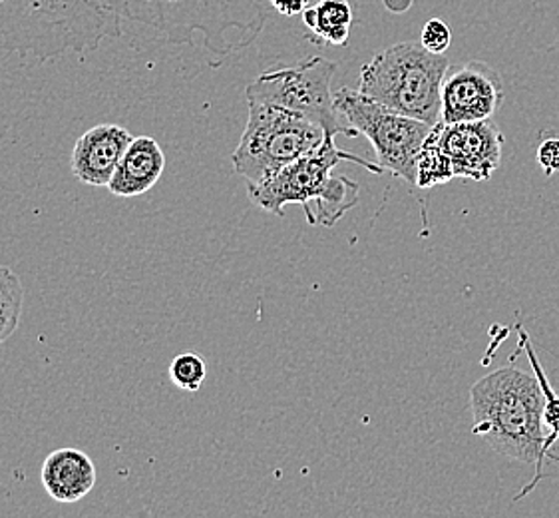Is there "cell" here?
<instances>
[{"instance_id":"6da1fadb","label":"cell","mask_w":559,"mask_h":518,"mask_svg":"<svg viewBox=\"0 0 559 518\" xmlns=\"http://www.w3.org/2000/svg\"><path fill=\"white\" fill-rule=\"evenodd\" d=\"M132 48L191 45L195 34L212 55L210 67L258 40L267 23L259 0H102Z\"/></svg>"},{"instance_id":"7a4b0ae2","label":"cell","mask_w":559,"mask_h":518,"mask_svg":"<svg viewBox=\"0 0 559 518\" xmlns=\"http://www.w3.org/2000/svg\"><path fill=\"white\" fill-rule=\"evenodd\" d=\"M122 28L102 0H0V40L7 52L46 62L86 55Z\"/></svg>"},{"instance_id":"3957f363","label":"cell","mask_w":559,"mask_h":518,"mask_svg":"<svg viewBox=\"0 0 559 518\" xmlns=\"http://www.w3.org/2000/svg\"><path fill=\"white\" fill-rule=\"evenodd\" d=\"M341 162L384 174L377 162L338 150L335 138L326 136L321 146L287 164L269 180L247 186L249 200L280 217L285 215V205L299 203L311 226L333 227L358 202V184L347 176H333Z\"/></svg>"},{"instance_id":"277c9868","label":"cell","mask_w":559,"mask_h":518,"mask_svg":"<svg viewBox=\"0 0 559 518\" xmlns=\"http://www.w3.org/2000/svg\"><path fill=\"white\" fill-rule=\"evenodd\" d=\"M546 397L536 373L502 367L481 377L471 389L472 433L493 451L539 467L546 440Z\"/></svg>"},{"instance_id":"5b68a950","label":"cell","mask_w":559,"mask_h":518,"mask_svg":"<svg viewBox=\"0 0 559 518\" xmlns=\"http://www.w3.org/2000/svg\"><path fill=\"white\" fill-rule=\"evenodd\" d=\"M450 62L425 46L401 43L381 50L360 72L357 91L428 126L442 122V84Z\"/></svg>"},{"instance_id":"8992f818","label":"cell","mask_w":559,"mask_h":518,"mask_svg":"<svg viewBox=\"0 0 559 518\" xmlns=\"http://www.w3.org/2000/svg\"><path fill=\"white\" fill-rule=\"evenodd\" d=\"M323 128L280 106L249 102V118L231 162L247 186H258L324 142Z\"/></svg>"},{"instance_id":"52a82bcc","label":"cell","mask_w":559,"mask_h":518,"mask_svg":"<svg viewBox=\"0 0 559 518\" xmlns=\"http://www.w3.org/2000/svg\"><path fill=\"white\" fill-rule=\"evenodd\" d=\"M338 64L323 57L305 58L293 67H271L247 86V102L280 106L321 126L324 134L358 136L345 116L336 110L331 84Z\"/></svg>"},{"instance_id":"ba28073f","label":"cell","mask_w":559,"mask_h":518,"mask_svg":"<svg viewBox=\"0 0 559 518\" xmlns=\"http://www.w3.org/2000/svg\"><path fill=\"white\" fill-rule=\"evenodd\" d=\"M335 106L358 136H367L377 154V164L396 178L416 184L418 156L432 126L392 113L379 102L353 89L335 92Z\"/></svg>"},{"instance_id":"9c48e42d","label":"cell","mask_w":559,"mask_h":518,"mask_svg":"<svg viewBox=\"0 0 559 518\" xmlns=\"http://www.w3.org/2000/svg\"><path fill=\"white\" fill-rule=\"evenodd\" d=\"M462 180L486 181L502 162L503 136L490 120L432 126L430 136Z\"/></svg>"},{"instance_id":"30bf717a","label":"cell","mask_w":559,"mask_h":518,"mask_svg":"<svg viewBox=\"0 0 559 518\" xmlns=\"http://www.w3.org/2000/svg\"><path fill=\"white\" fill-rule=\"evenodd\" d=\"M500 74L481 60H468L448 68L442 84V122H480L490 120L502 106Z\"/></svg>"},{"instance_id":"8fae6325","label":"cell","mask_w":559,"mask_h":518,"mask_svg":"<svg viewBox=\"0 0 559 518\" xmlns=\"http://www.w3.org/2000/svg\"><path fill=\"white\" fill-rule=\"evenodd\" d=\"M134 138L118 125H100L80 136L72 150L70 169L86 186H106L112 180L126 150Z\"/></svg>"},{"instance_id":"7c38bea8","label":"cell","mask_w":559,"mask_h":518,"mask_svg":"<svg viewBox=\"0 0 559 518\" xmlns=\"http://www.w3.org/2000/svg\"><path fill=\"white\" fill-rule=\"evenodd\" d=\"M166 169V154L152 136H138L114 172L108 190L118 198H135L150 192Z\"/></svg>"},{"instance_id":"4fadbf2b","label":"cell","mask_w":559,"mask_h":518,"mask_svg":"<svg viewBox=\"0 0 559 518\" xmlns=\"http://www.w3.org/2000/svg\"><path fill=\"white\" fill-rule=\"evenodd\" d=\"M46 493L57 503H79L96 486V467L88 455L72 447L52 451L40 471Z\"/></svg>"},{"instance_id":"5bb4252c","label":"cell","mask_w":559,"mask_h":518,"mask_svg":"<svg viewBox=\"0 0 559 518\" xmlns=\"http://www.w3.org/2000/svg\"><path fill=\"white\" fill-rule=\"evenodd\" d=\"M518 329V335H520V348L526 351L527 360L532 365V373H536L537 381L542 385V391L546 397V405H544V425L548 428V435L544 440V449H542V461L537 467L536 476L527 483L526 488L515 496L514 501H522L524 496L530 495L532 491H536L537 483L546 476V464L548 462H559V455H551L554 447L559 443V395L556 393V389L549 384L548 375L544 372L542 363L537 360L536 351L532 348V339L526 333V329L522 326H515Z\"/></svg>"},{"instance_id":"9a60e30c","label":"cell","mask_w":559,"mask_h":518,"mask_svg":"<svg viewBox=\"0 0 559 518\" xmlns=\"http://www.w3.org/2000/svg\"><path fill=\"white\" fill-rule=\"evenodd\" d=\"M355 21L353 4L348 0H319L302 12V24L313 34L314 43L345 46Z\"/></svg>"},{"instance_id":"2e32d148","label":"cell","mask_w":559,"mask_h":518,"mask_svg":"<svg viewBox=\"0 0 559 518\" xmlns=\"http://www.w3.org/2000/svg\"><path fill=\"white\" fill-rule=\"evenodd\" d=\"M24 305V287L21 278L0 266V343H4L21 323Z\"/></svg>"},{"instance_id":"e0dca14e","label":"cell","mask_w":559,"mask_h":518,"mask_svg":"<svg viewBox=\"0 0 559 518\" xmlns=\"http://www.w3.org/2000/svg\"><path fill=\"white\" fill-rule=\"evenodd\" d=\"M430 136V134H428ZM456 178L452 162L448 160L447 154L440 148L426 138L425 146L420 150L418 156V174H416V186L420 188H435L442 186Z\"/></svg>"},{"instance_id":"ac0fdd59","label":"cell","mask_w":559,"mask_h":518,"mask_svg":"<svg viewBox=\"0 0 559 518\" xmlns=\"http://www.w3.org/2000/svg\"><path fill=\"white\" fill-rule=\"evenodd\" d=\"M207 377V363L198 353H179L169 363V381L186 393L200 391Z\"/></svg>"},{"instance_id":"d6986e66","label":"cell","mask_w":559,"mask_h":518,"mask_svg":"<svg viewBox=\"0 0 559 518\" xmlns=\"http://www.w3.org/2000/svg\"><path fill=\"white\" fill-rule=\"evenodd\" d=\"M420 45L432 55H447L452 45V31L442 19H430L420 34Z\"/></svg>"},{"instance_id":"ffe728a7","label":"cell","mask_w":559,"mask_h":518,"mask_svg":"<svg viewBox=\"0 0 559 518\" xmlns=\"http://www.w3.org/2000/svg\"><path fill=\"white\" fill-rule=\"evenodd\" d=\"M537 162L546 176L559 172V138H548L537 148Z\"/></svg>"},{"instance_id":"44dd1931","label":"cell","mask_w":559,"mask_h":518,"mask_svg":"<svg viewBox=\"0 0 559 518\" xmlns=\"http://www.w3.org/2000/svg\"><path fill=\"white\" fill-rule=\"evenodd\" d=\"M269 2L283 16H297L305 12L311 0H269Z\"/></svg>"},{"instance_id":"7402d4cb","label":"cell","mask_w":559,"mask_h":518,"mask_svg":"<svg viewBox=\"0 0 559 518\" xmlns=\"http://www.w3.org/2000/svg\"><path fill=\"white\" fill-rule=\"evenodd\" d=\"M414 0H382L384 9L392 12V14H404L413 7Z\"/></svg>"}]
</instances>
